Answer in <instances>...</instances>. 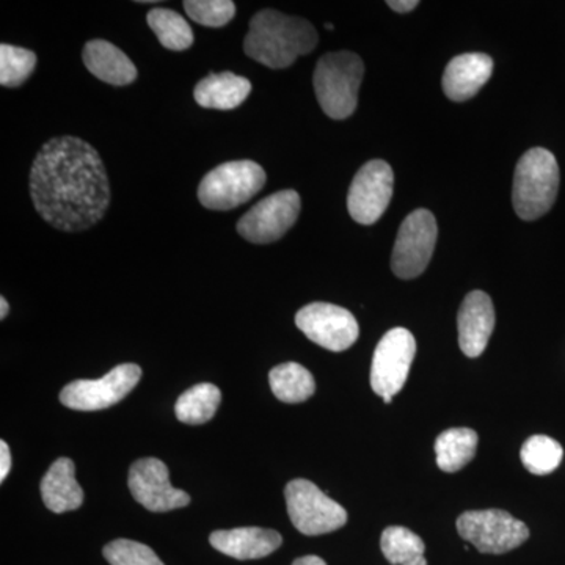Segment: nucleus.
Instances as JSON below:
<instances>
[{
	"label": "nucleus",
	"instance_id": "obj_1",
	"mask_svg": "<svg viewBox=\"0 0 565 565\" xmlns=\"http://www.w3.org/2000/svg\"><path fill=\"white\" fill-rule=\"evenodd\" d=\"M31 196L44 222L65 233L96 225L110 203L109 177L99 152L79 137H54L31 170Z\"/></svg>",
	"mask_w": 565,
	"mask_h": 565
},
{
	"label": "nucleus",
	"instance_id": "obj_2",
	"mask_svg": "<svg viewBox=\"0 0 565 565\" xmlns=\"http://www.w3.org/2000/svg\"><path fill=\"white\" fill-rule=\"evenodd\" d=\"M318 31L303 18L288 17L277 10H262L252 18L244 51L267 68L291 66L300 55L318 46Z\"/></svg>",
	"mask_w": 565,
	"mask_h": 565
},
{
	"label": "nucleus",
	"instance_id": "obj_3",
	"mask_svg": "<svg viewBox=\"0 0 565 565\" xmlns=\"http://www.w3.org/2000/svg\"><path fill=\"white\" fill-rule=\"evenodd\" d=\"M559 166L545 148H531L515 167L512 203L522 221H537L552 210L559 191Z\"/></svg>",
	"mask_w": 565,
	"mask_h": 565
},
{
	"label": "nucleus",
	"instance_id": "obj_4",
	"mask_svg": "<svg viewBox=\"0 0 565 565\" xmlns=\"http://www.w3.org/2000/svg\"><path fill=\"white\" fill-rule=\"evenodd\" d=\"M364 65L353 52H330L319 58L313 84L319 106L333 120L351 117L359 104Z\"/></svg>",
	"mask_w": 565,
	"mask_h": 565
},
{
	"label": "nucleus",
	"instance_id": "obj_5",
	"mask_svg": "<svg viewBox=\"0 0 565 565\" xmlns=\"http://www.w3.org/2000/svg\"><path fill=\"white\" fill-rule=\"evenodd\" d=\"M266 184V172L253 161H232L211 170L199 185V200L212 211H230L252 200Z\"/></svg>",
	"mask_w": 565,
	"mask_h": 565
},
{
	"label": "nucleus",
	"instance_id": "obj_6",
	"mask_svg": "<svg viewBox=\"0 0 565 565\" xmlns=\"http://www.w3.org/2000/svg\"><path fill=\"white\" fill-rule=\"evenodd\" d=\"M457 531L479 553L503 555L525 544L530 530L525 523L501 509L468 511L457 519Z\"/></svg>",
	"mask_w": 565,
	"mask_h": 565
},
{
	"label": "nucleus",
	"instance_id": "obj_7",
	"mask_svg": "<svg viewBox=\"0 0 565 565\" xmlns=\"http://www.w3.org/2000/svg\"><path fill=\"white\" fill-rule=\"evenodd\" d=\"M289 519L297 531L305 535L333 533L348 523L343 505L307 479H294L285 489Z\"/></svg>",
	"mask_w": 565,
	"mask_h": 565
},
{
	"label": "nucleus",
	"instance_id": "obj_8",
	"mask_svg": "<svg viewBox=\"0 0 565 565\" xmlns=\"http://www.w3.org/2000/svg\"><path fill=\"white\" fill-rule=\"evenodd\" d=\"M437 237V221L433 212L422 207L408 214L401 225L393 248L394 275L403 280L419 277L433 259Z\"/></svg>",
	"mask_w": 565,
	"mask_h": 565
},
{
	"label": "nucleus",
	"instance_id": "obj_9",
	"mask_svg": "<svg viewBox=\"0 0 565 565\" xmlns=\"http://www.w3.org/2000/svg\"><path fill=\"white\" fill-rule=\"evenodd\" d=\"M416 353L414 334L403 327L390 330L375 348L371 386L379 396L392 397L403 390Z\"/></svg>",
	"mask_w": 565,
	"mask_h": 565
},
{
	"label": "nucleus",
	"instance_id": "obj_10",
	"mask_svg": "<svg viewBox=\"0 0 565 565\" xmlns=\"http://www.w3.org/2000/svg\"><path fill=\"white\" fill-rule=\"evenodd\" d=\"M140 377L141 370L137 364H118L98 381L71 382L62 390L61 403L73 411H103L125 399Z\"/></svg>",
	"mask_w": 565,
	"mask_h": 565
},
{
	"label": "nucleus",
	"instance_id": "obj_11",
	"mask_svg": "<svg viewBox=\"0 0 565 565\" xmlns=\"http://www.w3.org/2000/svg\"><path fill=\"white\" fill-rule=\"evenodd\" d=\"M300 206L302 203L296 191L273 193L243 215L237 223V233L252 244L275 243L296 225Z\"/></svg>",
	"mask_w": 565,
	"mask_h": 565
},
{
	"label": "nucleus",
	"instance_id": "obj_12",
	"mask_svg": "<svg viewBox=\"0 0 565 565\" xmlns=\"http://www.w3.org/2000/svg\"><path fill=\"white\" fill-rule=\"evenodd\" d=\"M296 326L308 340L332 352L348 351L360 337L355 316L332 303L307 305L296 315Z\"/></svg>",
	"mask_w": 565,
	"mask_h": 565
},
{
	"label": "nucleus",
	"instance_id": "obj_13",
	"mask_svg": "<svg viewBox=\"0 0 565 565\" xmlns=\"http://www.w3.org/2000/svg\"><path fill=\"white\" fill-rule=\"evenodd\" d=\"M394 173L388 162L374 159L364 163L353 178L348 210L360 225H374L392 202Z\"/></svg>",
	"mask_w": 565,
	"mask_h": 565
},
{
	"label": "nucleus",
	"instance_id": "obj_14",
	"mask_svg": "<svg viewBox=\"0 0 565 565\" xmlns=\"http://www.w3.org/2000/svg\"><path fill=\"white\" fill-rule=\"evenodd\" d=\"M128 486L137 503L151 512H169L191 503V497L170 482L167 465L154 457L132 463Z\"/></svg>",
	"mask_w": 565,
	"mask_h": 565
},
{
	"label": "nucleus",
	"instance_id": "obj_15",
	"mask_svg": "<svg viewBox=\"0 0 565 565\" xmlns=\"http://www.w3.org/2000/svg\"><path fill=\"white\" fill-rule=\"evenodd\" d=\"M459 345L470 359L481 355L489 344L494 329L492 299L482 291H473L465 297L457 316Z\"/></svg>",
	"mask_w": 565,
	"mask_h": 565
},
{
	"label": "nucleus",
	"instance_id": "obj_16",
	"mask_svg": "<svg viewBox=\"0 0 565 565\" xmlns=\"http://www.w3.org/2000/svg\"><path fill=\"white\" fill-rule=\"evenodd\" d=\"M492 73L493 61L490 55L481 54V52L457 55L445 70V95L451 102H468L484 87Z\"/></svg>",
	"mask_w": 565,
	"mask_h": 565
},
{
	"label": "nucleus",
	"instance_id": "obj_17",
	"mask_svg": "<svg viewBox=\"0 0 565 565\" xmlns=\"http://www.w3.org/2000/svg\"><path fill=\"white\" fill-rule=\"evenodd\" d=\"M211 545L223 555L234 559H262L273 555L282 544L280 533L264 527H234L230 531H214Z\"/></svg>",
	"mask_w": 565,
	"mask_h": 565
},
{
	"label": "nucleus",
	"instance_id": "obj_18",
	"mask_svg": "<svg viewBox=\"0 0 565 565\" xmlns=\"http://www.w3.org/2000/svg\"><path fill=\"white\" fill-rule=\"evenodd\" d=\"M82 61L93 76L115 87H125L137 79V68L131 58L109 41H88L82 52Z\"/></svg>",
	"mask_w": 565,
	"mask_h": 565
},
{
	"label": "nucleus",
	"instance_id": "obj_19",
	"mask_svg": "<svg viewBox=\"0 0 565 565\" xmlns=\"http://www.w3.org/2000/svg\"><path fill=\"white\" fill-rule=\"evenodd\" d=\"M44 504L55 514L76 511L84 504V490L76 481V467L71 459L61 457L51 465L41 481Z\"/></svg>",
	"mask_w": 565,
	"mask_h": 565
},
{
	"label": "nucleus",
	"instance_id": "obj_20",
	"mask_svg": "<svg viewBox=\"0 0 565 565\" xmlns=\"http://www.w3.org/2000/svg\"><path fill=\"white\" fill-rule=\"evenodd\" d=\"M250 92V81L225 71L200 81L193 90V98L204 109L233 110L248 98Z\"/></svg>",
	"mask_w": 565,
	"mask_h": 565
},
{
	"label": "nucleus",
	"instance_id": "obj_21",
	"mask_svg": "<svg viewBox=\"0 0 565 565\" xmlns=\"http://www.w3.org/2000/svg\"><path fill=\"white\" fill-rule=\"evenodd\" d=\"M478 434L468 427H455L438 435L435 441L437 465L445 473H456L473 460Z\"/></svg>",
	"mask_w": 565,
	"mask_h": 565
},
{
	"label": "nucleus",
	"instance_id": "obj_22",
	"mask_svg": "<svg viewBox=\"0 0 565 565\" xmlns=\"http://www.w3.org/2000/svg\"><path fill=\"white\" fill-rule=\"evenodd\" d=\"M270 388L278 401L300 404L310 399L316 392L313 375L299 363H282L269 373Z\"/></svg>",
	"mask_w": 565,
	"mask_h": 565
},
{
	"label": "nucleus",
	"instance_id": "obj_23",
	"mask_svg": "<svg viewBox=\"0 0 565 565\" xmlns=\"http://www.w3.org/2000/svg\"><path fill=\"white\" fill-rule=\"evenodd\" d=\"M222 403V393L212 384H199L178 397L174 414L181 423L204 424L211 422Z\"/></svg>",
	"mask_w": 565,
	"mask_h": 565
},
{
	"label": "nucleus",
	"instance_id": "obj_24",
	"mask_svg": "<svg viewBox=\"0 0 565 565\" xmlns=\"http://www.w3.org/2000/svg\"><path fill=\"white\" fill-rule=\"evenodd\" d=\"M382 553L393 565H427L423 539L404 526H390L382 533Z\"/></svg>",
	"mask_w": 565,
	"mask_h": 565
},
{
	"label": "nucleus",
	"instance_id": "obj_25",
	"mask_svg": "<svg viewBox=\"0 0 565 565\" xmlns=\"http://www.w3.org/2000/svg\"><path fill=\"white\" fill-rule=\"evenodd\" d=\"M147 21L166 50L185 51L192 46V28L177 11L158 7L147 14Z\"/></svg>",
	"mask_w": 565,
	"mask_h": 565
},
{
	"label": "nucleus",
	"instance_id": "obj_26",
	"mask_svg": "<svg viewBox=\"0 0 565 565\" xmlns=\"http://www.w3.org/2000/svg\"><path fill=\"white\" fill-rule=\"evenodd\" d=\"M520 457L530 473L545 476L553 473L563 462L564 449L548 435H533L522 446Z\"/></svg>",
	"mask_w": 565,
	"mask_h": 565
},
{
	"label": "nucleus",
	"instance_id": "obj_27",
	"mask_svg": "<svg viewBox=\"0 0 565 565\" xmlns=\"http://www.w3.org/2000/svg\"><path fill=\"white\" fill-rule=\"evenodd\" d=\"M35 66V52L11 46V44L0 46V85L2 87H21L32 76Z\"/></svg>",
	"mask_w": 565,
	"mask_h": 565
},
{
	"label": "nucleus",
	"instance_id": "obj_28",
	"mask_svg": "<svg viewBox=\"0 0 565 565\" xmlns=\"http://www.w3.org/2000/svg\"><path fill=\"white\" fill-rule=\"evenodd\" d=\"M184 10L199 24L223 28L236 14V3L232 0H185Z\"/></svg>",
	"mask_w": 565,
	"mask_h": 565
},
{
	"label": "nucleus",
	"instance_id": "obj_29",
	"mask_svg": "<svg viewBox=\"0 0 565 565\" xmlns=\"http://www.w3.org/2000/svg\"><path fill=\"white\" fill-rule=\"evenodd\" d=\"M104 557L110 565H163L150 546L129 539H118L104 546Z\"/></svg>",
	"mask_w": 565,
	"mask_h": 565
},
{
	"label": "nucleus",
	"instance_id": "obj_30",
	"mask_svg": "<svg viewBox=\"0 0 565 565\" xmlns=\"http://www.w3.org/2000/svg\"><path fill=\"white\" fill-rule=\"evenodd\" d=\"M11 455L9 445L6 441H0V481H6L7 476L10 473Z\"/></svg>",
	"mask_w": 565,
	"mask_h": 565
},
{
	"label": "nucleus",
	"instance_id": "obj_31",
	"mask_svg": "<svg viewBox=\"0 0 565 565\" xmlns=\"http://www.w3.org/2000/svg\"><path fill=\"white\" fill-rule=\"evenodd\" d=\"M386 6L397 13H411L419 6L418 0H388Z\"/></svg>",
	"mask_w": 565,
	"mask_h": 565
},
{
	"label": "nucleus",
	"instance_id": "obj_32",
	"mask_svg": "<svg viewBox=\"0 0 565 565\" xmlns=\"http://www.w3.org/2000/svg\"><path fill=\"white\" fill-rule=\"evenodd\" d=\"M292 565H327L319 556H303L294 561Z\"/></svg>",
	"mask_w": 565,
	"mask_h": 565
},
{
	"label": "nucleus",
	"instance_id": "obj_33",
	"mask_svg": "<svg viewBox=\"0 0 565 565\" xmlns=\"http://www.w3.org/2000/svg\"><path fill=\"white\" fill-rule=\"evenodd\" d=\"M9 302H7L6 297H2V299H0V318L6 319L7 315H9Z\"/></svg>",
	"mask_w": 565,
	"mask_h": 565
},
{
	"label": "nucleus",
	"instance_id": "obj_34",
	"mask_svg": "<svg viewBox=\"0 0 565 565\" xmlns=\"http://www.w3.org/2000/svg\"><path fill=\"white\" fill-rule=\"evenodd\" d=\"M326 28L329 29V31H333L334 25L333 24H326Z\"/></svg>",
	"mask_w": 565,
	"mask_h": 565
}]
</instances>
